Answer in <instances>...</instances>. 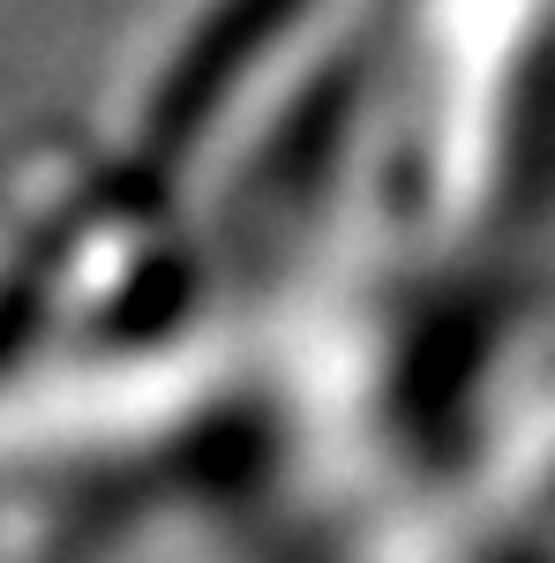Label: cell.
Instances as JSON below:
<instances>
[{"mask_svg":"<svg viewBox=\"0 0 555 563\" xmlns=\"http://www.w3.org/2000/svg\"><path fill=\"white\" fill-rule=\"evenodd\" d=\"M323 0H218V15L188 38V60L173 68L166 98H158V143H188L278 45L300 38V23Z\"/></svg>","mask_w":555,"mask_h":563,"instance_id":"1","label":"cell"}]
</instances>
